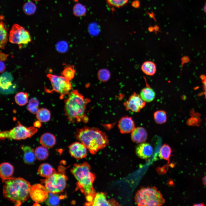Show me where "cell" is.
<instances>
[{
	"mask_svg": "<svg viewBox=\"0 0 206 206\" xmlns=\"http://www.w3.org/2000/svg\"><path fill=\"white\" fill-rule=\"evenodd\" d=\"M28 96L27 93L19 92L15 95V102L20 106H24L28 102Z\"/></svg>",
	"mask_w": 206,
	"mask_h": 206,
	"instance_id": "29",
	"label": "cell"
},
{
	"mask_svg": "<svg viewBox=\"0 0 206 206\" xmlns=\"http://www.w3.org/2000/svg\"><path fill=\"white\" fill-rule=\"evenodd\" d=\"M49 192L45 186L39 184H36L31 186L29 196L36 202L41 203L45 202L48 196Z\"/></svg>",
	"mask_w": 206,
	"mask_h": 206,
	"instance_id": "11",
	"label": "cell"
},
{
	"mask_svg": "<svg viewBox=\"0 0 206 206\" xmlns=\"http://www.w3.org/2000/svg\"><path fill=\"white\" fill-rule=\"evenodd\" d=\"M71 172L77 181V186L86 196H94L96 193L93 184L95 176L91 171L89 165L87 163L76 164L71 169Z\"/></svg>",
	"mask_w": 206,
	"mask_h": 206,
	"instance_id": "4",
	"label": "cell"
},
{
	"mask_svg": "<svg viewBox=\"0 0 206 206\" xmlns=\"http://www.w3.org/2000/svg\"><path fill=\"white\" fill-rule=\"evenodd\" d=\"M40 142L41 145L47 148L53 147L56 144V140L55 136L49 132L42 134L40 138Z\"/></svg>",
	"mask_w": 206,
	"mask_h": 206,
	"instance_id": "17",
	"label": "cell"
},
{
	"mask_svg": "<svg viewBox=\"0 0 206 206\" xmlns=\"http://www.w3.org/2000/svg\"><path fill=\"white\" fill-rule=\"evenodd\" d=\"M4 197L13 202L15 206L20 205L28 199L31 187L30 183L21 177H11L4 180Z\"/></svg>",
	"mask_w": 206,
	"mask_h": 206,
	"instance_id": "2",
	"label": "cell"
},
{
	"mask_svg": "<svg viewBox=\"0 0 206 206\" xmlns=\"http://www.w3.org/2000/svg\"><path fill=\"white\" fill-rule=\"evenodd\" d=\"M38 173L41 176L46 178L55 173L56 172L50 165L47 163H44L39 166Z\"/></svg>",
	"mask_w": 206,
	"mask_h": 206,
	"instance_id": "22",
	"label": "cell"
},
{
	"mask_svg": "<svg viewBox=\"0 0 206 206\" xmlns=\"http://www.w3.org/2000/svg\"><path fill=\"white\" fill-rule=\"evenodd\" d=\"M193 205L195 206H205V205H204L203 203H199L194 204Z\"/></svg>",
	"mask_w": 206,
	"mask_h": 206,
	"instance_id": "42",
	"label": "cell"
},
{
	"mask_svg": "<svg viewBox=\"0 0 206 206\" xmlns=\"http://www.w3.org/2000/svg\"><path fill=\"white\" fill-rule=\"evenodd\" d=\"M154 29V27H150L148 28V30L149 31H152Z\"/></svg>",
	"mask_w": 206,
	"mask_h": 206,
	"instance_id": "43",
	"label": "cell"
},
{
	"mask_svg": "<svg viewBox=\"0 0 206 206\" xmlns=\"http://www.w3.org/2000/svg\"><path fill=\"white\" fill-rule=\"evenodd\" d=\"M75 73L73 66H67L64 68L62 74L67 80L70 81L74 78Z\"/></svg>",
	"mask_w": 206,
	"mask_h": 206,
	"instance_id": "33",
	"label": "cell"
},
{
	"mask_svg": "<svg viewBox=\"0 0 206 206\" xmlns=\"http://www.w3.org/2000/svg\"><path fill=\"white\" fill-rule=\"evenodd\" d=\"M153 148L149 143L142 142L140 143L136 146L135 152L137 156L142 159H148L152 155Z\"/></svg>",
	"mask_w": 206,
	"mask_h": 206,
	"instance_id": "15",
	"label": "cell"
},
{
	"mask_svg": "<svg viewBox=\"0 0 206 206\" xmlns=\"http://www.w3.org/2000/svg\"><path fill=\"white\" fill-rule=\"evenodd\" d=\"M86 11V9L85 7L80 3L76 4L73 7V13L76 16H82L84 15Z\"/></svg>",
	"mask_w": 206,
	"mask_h": 206,
	"instance_id": "34",
	"label": "cell"
},
{
	"mask_svg": "<svg viewBox=\"0 0 206 206\" xmlns=\"http://www.w3.org/2000/svg\"><path fill=\"white\" fill-rule=\"evenodd\" d=\"M47 76L51 82L52 88V91L59 94L60 99H63L71 91L72 86L70 81L64 76L51 74H47Z\"/></svg>",
	"mask_w": 206,
	"mask_h": 206,
	"instance_id": "8",
	"label": "cell"
},
{
	"mask_svg": "<svg viewBox=\"0 0 206 206\" xmlns=\"http://www.w3.org/2000/svg\"><path fill=\"white\" fill-rule=\"evenodd\" d=\"M171 149L168 144H165L161 147L159 153V156L161 159L167 161L168 163H170V158L171 156Z\"/></svg>",
	"mask_w": 206,
	"mask_h": 206,
	"instance_id": "25",
	"label": "cell"
},
{
	"mask_svg": "<svg viewBox=\"0 0 206 206\" xmlns=\"http://www.w3.org/2000/svg\"><path fill=\"white\" fill-rule=\"evenodd\" d=\"M87 205L96 206L119 205L114 200H108L106 194L103 192L96 193L93 201L91 203H86Z\"/></svg>",
	"mask_w": 206,
	"mask_h": 206,
	"instance_id": "13",
	"label": "cell"
},
{
	"mask_svg": "<svg viewBox=\"0 0 206 206\" xmlns=\"http://www.w3.org/2000/svg\"><path fill=\"white\" fill-rule=\"evenodd\" d=\"M33 0V1H40V0Z\"/></svg>",
	"mask_w": 206,
	"mask_h": 206,
	"instance_id": "44",
	"label": "cell"
},
{
	"mask_svg": "<svg viewBox=\"0 0 206 206\" xmlns=\"http://www.w3.org/2000/svg\"><path fill=\"white\" fill-rule=\"evenodd\" d=\"M9 41L11 43L17 44L20 48L22 44H27L31 41L29 32L17 24L12 26L9 34Z\"/></svg>",
	"mask_w": 206,
	"mask_h": 206,
	"instance_id": "9",
	"label": "cell"
},
{
	"mask_svg": "<svg viewBox=\"0 0 206 206\" xmlns=\"http://www.w3.org/2000/svg\"><path fill=\"white\" fill-rule=\"evenodd\" d=\"M57 194L49 192L48 197L45 201L46 205L49 206L59 205L61 197Z\"/></svg>",
	"mask_w": 206,
	"mask_h": 206,
	"instance_id": "26",
	"label": "cell"
},
{
	"mask_svg": "<svg viewBox=\"0 0 206 206\" xmlns=\"http://www.w3.org/2000/svg\"><path fill=\"white\" fill-rule=\"evenodd\" d=\"M202 182L203 185L206 186V175L203 178Z\"/></svg>",
	"mask_w": 206,
	"mask_h": 206,
	"instance_id": "41",
	"label": "cell"
},
{
	"mask_svg": "<svg viewBox=\"0 0 206 206\" xmlns=\"http://www.w3.org/2000/svg\"><path fill=\"white\" fill-rule=\"evenodd\" d=\"M146 102L140 95L134 92L123 103V105L126 110L138 112L145 107Z\"/></svg>",
	"mask_w": 206,
	"mask_h": 206,
	"instance_id": "10",
	"label": "cell"
},
{
	"mask_svg": "<svg viewBox=\"0 0 206 206\" xmlns=\"http://www.w3.org/2000/svg\"><path fill=\"white\" fill-rule=\"evenodd\" d=\"M200 78L203 84V87L204 91L205 96L206 98V76L202 75L200 76Z\"/></svg>",
	"mask_w": 206,
	"mask_h": 206,
	"instance_id": "36",
	"label": "cell"
},
{
	"mask_svg": "<svg viewBox=\"0 0 206 206\" xmlns=\"http://www.w3.org/2000/svg\"><path fill=\"white\" fill-rule=\"evenodd\" d=\"M36 114L37 119L41 122H46L50 120V112L46 108H42L39 109Z\"/></svg>",
	"mask_w": 206,
	"mask_h": 206,
	"instance_id": "24",
	"label": "cell"
},
{
	"mask_svg": "<svg viewBox=\"0 0 206 206\" xmlns=\"http://www.w3.org/2000/svg\"><path fill=\"white\" fill-rule=\"evenodd\" d=\"M131 5L135 8H138L140 5V2L137 0H135L132 2Z\"/></svg>",
	"mask_w": 206,
	"mask_h": 206,
	"instance_id": "37",
	"label": "cell"
},
{
	"mask_svg": "<svg viewBox=\"0 0 206 206\" xmlns=\"http://www.w3.org/2000/svg\"><path fill=\"white\" fill-rule=\"evenodd\" d=\"M11 76L9 74L5 73L0 77V87L3 89H7L12 85Z\"/></svg>",
	"mask_w": 206,
	"mask_h": 206,
	"instance_id": "28",
	"label": "cell"
},
{
	"mask_svg": "<svg viewBox=\"0 0 206 206\" xmlns=\"http://www.w3.org/2000/svg\"><path fill=\"white\" fill-rule=\"evenodd\" d=\"M90 101L76 90L70 91L64 101V113L68 120L72 123L88 121L86 112Z\"/></svg>",
	"mask_w": 206,
	"mask_h": 206,
	"instance_id": "1",
	"label": "cell"
},
{
	"mask_svg": "<svg viewBox=\"0 0 206 206\" xmlns=\"http://www.w3.org/2000/svg\"><path fill=\"white\" fill-rule=\"evenodd\" d=\"M134 200L140 206H161L165 202L162 194L154 187L141 188L136 193Z\"/></svg>",
	"mask_w": 206,
	"mask_h": 206,
	"instance_id": "5",
	"label": "cell"
},
{
	"mask_svg": "<svg viewBox=\"0 0 206 206\" xmlns=\"http://www.w3.org/2000/svg\"><path fill=\"white\" fill-rule=\"evenodd\" d=\"M8 55L5 54L2 52H0V60L2 61L6 60Z\"/></svg>",
	"mask_w": 206,
	"mask_h": 206,
	"instance_id": "38",
	"label": "cell"
},
{
	"mask_svg": "<svg viewBox=\"0 0 206 206\" xmlns=\"http://www.w3.org/2000/svg\"><path fill=\"white\" fill-rule=\"evenodd\" d=\"M75 136L76 138L83 143L93 154L105 148L109 143L106 134L96 128L85 126L78 129Z\"/></svg>",
	"mask_w": 206,
	"mask_h": 206,
	"instance_id": "3",
	"label": "cell"
},
{
	"mask_svg": "<svg viewBox=\"0 0 206 206\" xmlns=\"http://www.w3.org/2000/svg\"><path fill=\"white\" fill-rule=\"evenodd\" d=\"M141 70L146 74L148 76L154 75L156 71V67L155 64L152 62L147 61L142 64Z\"/></svg>",
	"mask_w": 206,
	"mask_h": 206,
	"instance_id": "23",
	"label": "cell"
},
{
	"mask_svg": "<svg viewBox=\"0 0 206 206\" xmlns=\"http://www.w3.org/2000/svg\"><path fill=\"white\" fill-rule=\"evenodd\" d=\"M146 87L141 90L140 95L142 99L145 102L152 101L155 97V93L154 90L147 84Z\"/></svg>",
	"mask_w": 206,
	"mask_h": 206,
	"instance_id": "21",
	"label": "cell"
},
{
	"mask_svg": "<svg viewBox=\"0 0 206 206\" xmlns=\"http://www.w3.org/2000/svg\"><path fill=\"white\" fill-rule=\"evenodd\" d=\"M0 18V47L1 49H4L7 41L8 30L4 21V18L3 16L1 15Z\"/></svg>",
	"mask_w": 206,
	"mask_h": 206,
	"instance_id": "19",
	"label": "cell"
},
{
	"mask_svg": "<svg viewBox=\"0 0 206 206\" xmlns=\"http://www.w3.org/2000/svg\"><path fill=\"white\" fill-rule=\"evenodd\" d=\"M38 131L34 127H26L22 125L19 122L17 125L9 130H5L0 133V138L1 140L6 139L15 140L25 139L30 138Z\"/></svg>",
	"mask_w": 206,
	"mask_h": 206,
	"instance_id": "6",
	"label": "cell"
},
{
	"mask_svg": "<svg viewBox=\"0 0 206 206\" xmlns=\"http://www.w3.org/2000/svg\"><path fill=\"white\" fill-rule=\"evenodd\" d=\"M67 178L64 174L55 173L43 180L44 186L49 191L58 193L66 187Z\"/></svg>",
	"mask_w": 206,
	"mask_h": 206,
	"instance_id": "7",
	"label": "cell"
},
{
	"mask_svg": "<svg viewBox=\"0 0 206 206\" xmlns=\"http://www.w3.org/2000/svg\"><path fill=\"white\" fill-rule=\"evenodd\" d=\"M21 148L24 152L23 160L24 163L29 165L33 164L36 158L34 150L27 146L22 145Z\"/></svg>",
	"mask_w": 206,
	"mask_h": 206,
	"instance_id": "18",
	"label": "cell"
},
{
	"mask_svg": "<svg viewBox=\"0 0 206 206\" xmlns=\"http://www.w3.org/2000/svg\"><path fill=\"white\" fill-rule=\"evenodd\" d=\"M154 118L155 122L158 124H163L165 123L167 120L166 112L163 110H157L154 112Z\"/></svg>",
	"mask_w": 206,
	"mask_h": 206,
	"instance_id": "31",
	"label": "cell"
},
{
	"mask_svg": "<svg viewBox=\"0 0 206 206\" xmlns=\"http://www.w3.org/2000/svg\"><path fill=\"white\" fill-rule=\"evenodd\" d=\"M118 127L120 132L122 134L131 133L135 128L134 121L130 117L125 116L119 120Z\"/></svg>",
	"mask_w": 206,
	"mask_h": 206,
	"instance_id": "14",
	"label": "cell"
},
{
	"mask_svg": "<svg viewBox=\"0 0 206 206\" xmlns=\"http://www.w3.org/2000/svg\"><path fill=\"white\" fill-rule=\"evenodd\" d=\"M33 126L35 127L40 128L41 126V122L39 120L36 121L33 123Z\"/></svg>",
	"mask_w": 206,
	"mask_h": 206,
	"instance_id": "40",
	"label": "cell"
},
{
	"mask_svg": "<svg viewBox=\"0 0 206 206\" xmlns=\"http://www.w3.org/2000/svg\"><path fill=\"white\" fill-rule=\"evenodd\" d=\"M35 154L36 158L39 160L43 161L48 157L49 152L46 148L43 146H39L35 149Z\"/></svg>",
	"mask_w": 206,
	"mask_h": 206,
	"instance_id": "27",
	"label": "cell"
},
{
	"mask_svg": "<svg viewBox=\"0 0 206 206\" xmlns=\"http://www.w3.org/2000/svg\"><path fill=\"white\" fill-rule=\"evenodd\" d=\"M37 7L35 4L31 1H29L23 4V10L24 13L28 15L33 14L36 12Z\"/></svg>",
	"mask_w": 206,
	"mask_h": 206,
	"instance_id": "30",
	"label": "cell"
},
{
	"mask_svg": "<svg viewBox=\"0 0 206 206\" xmlns=\"http://www.w3.org/2000/svg\"><path fill=\"white\" fill-rule=\"evenodd\" d=\"M14 171L13 166L8 163H3L0 165V175L2 181L11 177Z\"/></svg>",
	"mask_w": 206,
	"mask_h": 206,
	"instance_id": "20",
	"label": "cell"
},
{
	"mask_svg": "<svg viewBox=\"0 0 206 206\" xmlns=\"http://www.w3.org/2000/svg\"><path fill=\"white\" fill-rule=\"evenodd\" d=\"M147 138V133L143 127H135L131 132V138L133 142L140 143L145 142Z\"/></svg>",
	"mask_w": 206,
	"mask_h": 206,
	"instance_id": "16",
	"label": "cell"
},
{
	"mask_svg": "<svg viewBox=\"0 0 206 206\" xmlns=\"http://www.w3.org/2000/svg\"><path fill=\"white\" fill-rule=\"evenodd\" d=\"M68 149L71 156L77 159L85 158L87 154V148L80 142L73 143L69 146Z\"/></svg>",
	"mask_w": 206,
	"mask_h": 206,
	"instance_id": "12",
	"label": "cell"
},
{
	"mask_svg": "<svg viewBox=\"0 0 206 206\" xmlns=\"http://www.w3.org/2000/svg\"><path fill=\"white\" fill-rule=\"evenodd\" d=\"M0 73H1L3 72L5 70V64L2 61H0Z\"/></svg>",
	"mask_w": 206,
	"mask_h": 206,
	"instance_id": "39",
	"label": "cell"
},
{
	"mask_svg": "<svg viewBox=\"0 0 206 206\" xmlns=\"http://www.w3.org/2000/svg\"><path fill=\"white\" fill-rule=\"evenodd\" d=\"M129 0H106L108 5L110 7H121L126 5Z\"/></svg>",
	"mask_w": 206,
	"mask_h": 206,
	"instance_id": "35",
	"label": "cell"
},
{
	"mask_svg": "<svg viewBox=\"0 0 206 206\" xmlns=\"http://www.w3.org/2000/svg\"><path fill=\"white\" fill-rule=\"evenodd\" d=\"M39 103L38 100L35 98H31L27 106V110L31 113L35 114H36L39 109Z\"/></svg>",
	"mask_w": 206,
	"mask_h": 206,
	"instance_id": "32",
	"label": "cell"
}]
</instances>
